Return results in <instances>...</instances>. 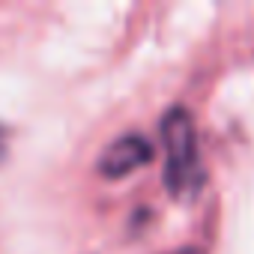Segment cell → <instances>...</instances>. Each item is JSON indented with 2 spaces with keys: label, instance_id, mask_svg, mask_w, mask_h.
I'll use <instances>...</instances> for the list:
<instances>
[{
  "label": "cell",
  "instance_id": "cell-2",
  "mask_svg": "<svg viewBox=\"0 0 254 254\" xmlns=\"http://www.w3.org/2000/svg\"><path fill=\"white\" fill-rule=\"evenodd\" d=\"M153 144L144 138V135H123L117 141H111L105 147V153L99 156V174L105 180H123V177H129L132 171L144 168L147 162H153Z\"/></svg>",
  "mask_w": 254,
  "mask_h": 254
},
{
  "label": "cell",
  "instance_id": "cell-4",
  "mask_svg": "<svg viewBox=\"0 0 254 254\" xmlns=\"http://www.w3.org/2000/svg\"><path fill=\"white\" fill-rule=\"evenodd\" d=\"M174 254H203L200 248H180V251H174Z\"/></svg>",
  "mask_w": 254,
  "mask_h": 254
},
{
  "label": "cell",
  "instance_id": "cell-1",
  "mask_svg": "<svg viewBox=\"0 0 254 254\" xmlns=\"http://www.w3.org/2000/svg\"><path fill=\"white\" fill-rule=\"evenodd\" d=\"M162 144H165V189L174 200H191L200 194L206 183V171L200 165L194 120L186 108H171L162 117Z\"/></svg>",
  "mask_w": 254,
  "mask_h": 254
},
{
  "label": "cell",
  "instance_id": "cell-3",
  "mask_svg": "<svg viewBox=\"0 0 254 254\" xmlns=\"http://www.w3.org/2000/svg\"><path fill=\"white\" fill-rule=\"evenodd\" d=\"M6 153H9V129L0 126V162L6 159Z\"/></svg>",
  "mask_w": 254,
  "mask_h": 254
}]
</instances>
